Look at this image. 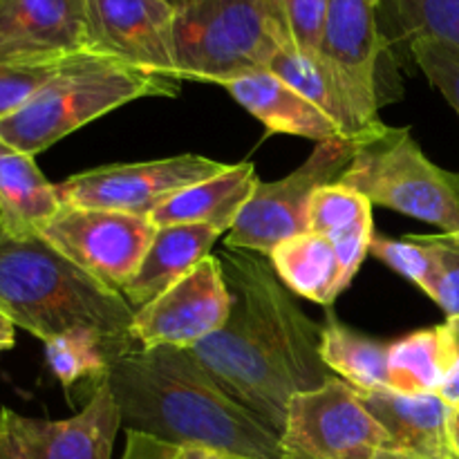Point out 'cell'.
Returning a JSON list of instances; mask_svg holds the SVG:
<instances>
[{
	"mask_svg": "<svg viewBox=\"0 0 459 459\" xmlns=\"http://www.w3.org/2000/svg\"><path fill=\"white\" fill-rule=\"evenodd\" d=\"M220 263L231 312L191 354L238 403L281 435L291 399L334 377L321 357L323 327L294 303L260 254L224 247Z\"/></svg>",
	"mask_w": 459,
	"mask_h": 459,
	"instance_id": "obj_1",
	"label": "cell"
},
{
	"mask_svg": "<svg viewBox=\"0 0 459 459\" xmlns=\"http://www.w3.org/2000/svg\"><path fill=\"white\" fill-rule=\"evenodd\" d=\"M258 182L251 161L231 164L224 173L179 191L151 220L157 229L170 224H215L229 233Z\"/></svg>",
	"mask_w": 459,
	"mask_h": 459,
	"instance_id": "obj_21",
	"label": "cell"
},
{
	"mask_svg": "<svg viewBox=\"0 0 459 459\" xmlns=\"http://www.w3.org/2000/svg\"><path fill=\"white\" fill-rule=\"evenodd\" d=\"M94 49L148 74L178 79L173 22L164 0H88Z\"/></svg>",
	"mask_w": 459,
	"mask_h": 459,
	"instance_id": "obj_14",
	"label": "cell"
},
{
	"mask_svg": "<svg viewBox=\"0 0 459 459\" xmlns=\"http://www.w3.org/2000/svg\"><path fill=\"white\" fill-rule=\"evenodd\" d=\"M363 406L385 429L390 448L429 459H453L448 420L451 403L439 394H403L397 390H359Z\"/></svg>",
	"mask_w": 459,
	"mask_h": 459,
	"instance_id": "obj_17",
	"label": "cell"
},
{
	"mask_svg": "<svg viewBox=\"0 0 459 459\" xmlns=\"http://www.w3.org/2000/svg\"><path fill=\"white\" fill-rule=\"evenodd\" d=\"M448 357L442 325L417 330L390 343L388 388L403 394H439Z\"/></svg>",
	"mask_w": 459,
	"mask_h": 459,
	"instance_id": "obj_25",
	"label": "cell"
},
{
	"mask_svg": "<svg viewBox=\"0 0 459 459\" xmlns=\"http://www.w3.org/2000/svg\"><path fill=\"white\" fill-rule=\"evenodd\" d=\"M442 332L444 341H446L448 370L439 397L455 406L459 403V316H446V321L442 323Z\"/></svg>",
	"mask_w": 459,
	"mask_h": 459,
	"instance_id": "obj_33",
	"label": "cell"
},
{
	"mask_svg": "<svg viewBox=\"0 0 459 459\" xmlns=\"http://www.w3.org/2000/svg\"><path fill=\"white\" fill-rule=\"evenodd\" d=\"M179 81L222 85L255 70L290 45L278 0H188L175 9Z\"/></svg>",
	"mask_w": 459,
	"mask_h": 459,
	"instance_id": "obj_5",
	"label": "cell"
},
{
	"mask_svg": "<svg viewBox=\"0 0 459 459\" xmlns=\"http://www.w3.org/2000/svg\"><path fill=\"white\" fill-rule=\"evenodd\" d=\"M231 164L204 155H175L137 164H108L56 184L67 206L152 215L184 188L224 173Z\"/></svg>",
	"mask_w": 459,
	"mask_h": 459,
	"instance_id": "obj_10",
	"label": "cell"
},
{
	"mask_svg": "<svg viewBox=\"0 0 459 459\" xmlns=\"http://www.w3.org/2000/svg\"><path fill=\"white\" fill-rule=\"evenodd\" d=\"M357 142L330 139L316 143L300 169L276 182H258L254 195L227 233V249L269 255L287 238L309 231V206L314 193L336 184L352 161Z\"/></svg>",
	"mask_w": 459,
	"mask_h": 459,
	"instance_id": "obj_7",
	"label": "cell"
},
{
	"mask_svg": "<svg viewBox=\"0 0 459 459\" xmlns=\"http://www.w3.org/2000/svg\"><path fill=\"white\" fill-rule=\"evenodd\" d=\"M215 224H170L155 231L151 247L139 264L133 281L121 291L130 307L137 312L143 305L186 276L193 267L209 258L215 240L222 236Z\"/></svg>",
	"mask_w": 459,
	"mask_h": 459,
	"instance_id": "obj_19",
	"label": "cell"
},
{
	"mask_svg": "<svg viewBox=\"0 0 459 459\" xmlns=\"http://www.w3.org/2000/svg\"><path fill=\"white\" fill-rule=\"evenodd\" d=\"M281 446V459H372L390 448V437L363 406L359 390L332 377L291 399Z\"/></svg>",
	"mask_w": 459,
	"mask_h": 459,
	"instance_id": "obj_8",
	"label": "cell"
},
{
	"mask_svg": "<svg viewBox=\"0 0 459 459\" xmlns=\"http://www.w3.org/2000/svg\"><path fill=\"white\" fill-rule=\"evenodd\" d=\"M13 330H16V325H13L12 321H9L7 314L0 309V339L7 341V343L13 345Z\"/></svg>",
	"mask_w": 459,
	"mask_h": 459,
	"instance_id": "obj_37",
	"label": "cell"
},
{
	"mask_svg": "<svg viewBox=\"0 0 459 459\" xmlns=\"http://www.w3.org/2000/svg\"><path fill=\"white\" fill-rule=\"evenodd\" d=\"M182 81L148 74L112 56L70 58L25 106L0 121V139L36 157L90 121L143 97H178Z\"/></svg>",
	"mask_w": 459,
	"mask_h": 459,
	"instance_id": "obj_4",
	"label": "cell"
},
{
	"mask_svg": "<svg viewBox=\"0 0 459 459\" xmlns=\"http://www.w3.org/2000/svg\"><path fill=\"white\" fill-rule=\"evenodd\" d=\"M408 49L430 85L444 94V99L459 115V54L429 39L412 40Z\"/></svg>",
	"mask_w": 459,
	"mask_h": 459,
	"instance_id": "obj_31",
	"label": "cell"
},
{
	"mask_svg": "<svg viewBox=\"0 0 459 459\" xmlns=\"http://www.w3.org/2000/svg\"><path fill=\"white\" fill-rule=\"evenodd\" d=\"M372 459H429L415 455V453H406V451H394V448H385V451H379Z\"/></svg>",
	"mask_w": 459,
	"mask_h": 459,
	"instance_id": "obj_38",
	"label": "cell"
},
{
	"mask_svg": "<svg viewBox=\"0 0 459 459\" xmlns=\"http://www.w3.org/2000/svg\"><path fill=\"white\" fill-rule=\"evenodd\" d=\"M139 350L133 341H115L97 330H74L45 343V359L63 388H74L79 381L103 384L112 361L121 354Z\"/></svg>",
	"mask_w": 459,
	"mask_h": 459,
	"instance_id": "obj_23",
	"label": "cell"
},
{
	"mask_svg": "<svg viewBox=\"0 0 459 459\" xmlns=\"http://www.w3.org/2000/svg\"><path fill=\"white\" fill-rule=\"evenodd\" d=\"M448 437H451L453 459H459V403H455L448 420Z\"/></svg>",
	"mask_w": 459,
	"mask_h": 459,
	"instance_id": "obj_36",
	"label": "cell"
},
{
	"mask_svg": "<svg viewBox=\"0 0 459 459\" xmlns=\"http://www.w3.org/2000/svg\"><path fill=\"white\" fill-rule=\"evenodd\" d=\"M0 309L43 343L74 330L133 341L134 309L40 236L16 238L0 227Z\"/></svg>",
	"mask_w": 459,
	"mask_h": 459,
	"instance_id": "obj_3",
	"label": "cell"
},
{
	"mask_svg": "<svg viewBox=\"0 0 459 459\" xmlns=\"http://www.w3.org/2000/svg\"><path fill=\"white\" fill-rule=\"evenodd\" d=\"M164 3H169L173 9H179V7H184V4H186L188 0H164Z\"/></svg>",
	"mask_w": 459,
	"mask_h": 459,
	"instance_id": "obj_39",
	"label": "cell"
},
{
	"mask_svg": "<svg viewBox=\"0 0 459 459\" xmlns=\"http://www.w3.org/2000/svg\"><path fill=\"white\" fill-rule=\"evenodd\" d=\"M291 48L318 52L330 0H278Z\"/></svg>",
	"mask_w": 459,
	"mask_h": 459,
	"instance_id": "obj_32",
	"label": "cell"
},
{
	"mask_svg": "<svg viewBox=\"0 0 459 459\" xmlns=\"http://www.w3.org/2000/svg\"><path fill=\"white\" fill-rule=\"evenodd\" d=\"M126 430L231 459H281V435L238 403L191 350H134L106 377Z\"/></svg>",
	"mask_w": 459,
	"mask_h": 459,
	"instance_id": "obj_2",
	"label": "cell"
},
{
	"mask_svg": "<svg viewBox=\"0 0 459 459\" xmlns=\"http://www.w3.org/2000/svg\"><path fill=\"white\" fill-rule=\"evenodd\" d=\"M370 254L377 255L381 263L388 264L397 273H402L406 281L415 282L424 294H429L433 285V255L429 247L417 236H406L403 240H390V238H372Z\"/></svg>",
	"mask_w": 459,
	"mask_h": 459,
	"instance_id": "obj_30",
	"label": "cell"
},
{
	"mask_svg": "<svg viewBox=\"0 0 459 459\" xmlns=\"http://www.w3.org/2000/svg\"><path fill=\"white\" fill-rule=\"evenodd\" d=\"M385 39L379 30V0H330L318 54L343 74L368 106L379 110L377 67Z\"/></svg>",
	"mask_w": 459,
	"mask_h": 459,
	"instance_id": "obj_15",
	"label": "cell"
},
{
	"mask_svg": "<svg viewBox=\"0 0 459 459\" xmlns=\"http://www.w3.org/2000/svg\"><path fill=\"white\" fill-rule=\"evenodd\" d=\"M220 88L227 90L247 112H251L264 126L267 134H296L316 143L343 139L332 119L272 70L249 72Z\"/></svg>",
	"mask_w": 459,
	"mask_h": 459,
	"instance_id": "obj_18",
	"label": "cell"
},
{
	"mask_svg": "<svg viewBox=\"0 0 459 459\" xmlns=\"http://www.w3.org/2000/svg\"><path fill=\"white\" fill-rule=\"evenodd\" d=\"M9 348H13V345H12V343H7V341L0 339V354H3L4 350H9Z\"/></svg>",
	"mask_w": 459,
	"mask_h": 459,
	"instance_id": "obj_40",
	"label": "cell"
},
{
	"mask_svg": "<svg viewBox=\"0 0 459 459\" xmlns=\"http://www.w3.org/2000/svg\"><path fill=\"white\" fill-rule=\"evenodd\" d=\"M269 263L287 290L323 307H330L348 287L339 251L321 233L305 231L287 238L269 254Z\"/></svg>",
	"mask_w": 459,
	"mask_h": 459,
	"instance_id": "obj_22",
	"label": "cell"
},
{
	"mask_svg": "<svg viewBox=\"0 0 459 459\" xmlns=\"http://www.w3.org/2000/svg\"><path fill=\"white\" fill-rule=\"evenodd\" d=\"M151 215L63 204L39 236L112 291L133 281L155 238Z\"/></svg>",
	"mask_w": 459,
	"mask_h": 459,
	"instance_id": "obj_9",
	"label": "cell"
},
{
	"mask_svg": "<svg viewBox=\"0 0 459 459\" xmlns=\"http://www.w3.org/2000/svg\"><path fill=\"white\" fill-rule=\"evenodd\" d=\"M178 446L160 442L151 435L126 430V451L121 459H170Z\"/></svg>",
	"mask_w": 459,
	"mask_h": 459,
	"instance_id": "obj_34",
	"label": "cell"
},
{
	"mask_svg": "<svg viewBox=\"0 0 459 459\" xmlns=\"http://www.w3.org/2000/svg\"><path fill=\"white\" fill-rule=\"evenodd\" d=\"M88 52H97L88 0H0V65Z\"/></svg>",
	"mask_w": 459,
	"mask_h": 459,
	"instance_id": "obj_13",
	"label": "cell"
},
{
	"mask_svg": "<svg viewBox=\"0 0 459 459\" xmlns=\"http://www.w3.org/2000/svg\"><path fill=\"white\" fill-rule=\"evenodd\" d=\"M408 45L429 39L459 54V0H393Z\"/></svg>",
	"mask_w": 459,
	"mask_h": 459,
	"instance_id": "obj_27",
	"label": "cell"
},
{
	"mask_svg": "<svg viewBox=\"0 0 459 459\" xmlns=\"http://www.w3.org/2000/svg\"><path fill=\"white\" fill-rule=\"evenodd\" d=\"M433 255L435 273L429 294L446 316H459V231L417 236Z\"/></svg>",
	"mask_w": 459,
	"mask_h": 459,
	"instance_id": "obj_28",
	"label": "cell"
},
{
	"mask_svg": "<svg viewBox=\"0 0 459 459\" xmlns=\"http://www.w3.org/2000/svg\"><path fill=\"white\" fill-rule=\"evenodd\" d=\"M61 206L56 184L34 157L0 139V227L16 238L39 236Z\"/></svg>",
	"mask_w": 459,
	"mask_h": 459,
	"instance_id": "obj_20",
	"label": "cell"
},
{
	"mask_svg": "<svg viewBox=\"0 0 459 459\" xmlns=\"http://www.w3.org/2000/svg\"><path fill=\"white\" fill-rule=\"evenodd\" d=\"M121 412L108 381L70 420H36L0 408V459H112Z\"/></svg>",
	"mask_w": 459,
	"mask_h": 459,
	"instance_id": "obj_12",
	"label": "cell"
},
{
	"mask_svg": "<svg viewBox=\"0 0 459 459\" xmlns=\"http://www.w3.org/2000/svg\"><path fill=\"white\" fill-rule=\"evenodd\" d=\"M321 357L332 372L357 390L388 388L390 343L370 339L330 318L323 325Z\"/></svg>",
	"mask_w": 459,
	"mask_h": 459,
	"instance_id": "obj_24",
	"label": "cell"
},
{
	"mask_svg": "<svg viewBox=\"0 0 459 459\" xmlns=\"http://www.w3.org/2000/svg\"><path fill=\"white\" fill-rule=\"evenodd\" d=\"M170 459H231L222 453L209 451V448H197V446H178L173 451Z\"/></svg>",
	"mask_w": 459,
	"mask_h": 459,
	"instance_id": "obj_35",
	"label": "cell"
},
{
	"mask_svg": "<svg viewBox=\"0 0 459 459\" xmlns=\"http://www.w3.org/2000/svg\"><path fill=\"white\" fill-rule=\"evenodd\" d=\"M363 229H375L372 202L363 193L341 182L327 184L314 193L309 206V231L339 240Z\"/></svg>",
	"mask_w": 459,
	"mask_h": 459,
	"instance_id": "obj_26",
	"label": "cell"
},
{
	"mask_svg": "<svg viewBox=\"0 0 459 459\" xmlns=\"http://www.w3.org/2000/svg\"><path fill=\"white\" fill-rule=\"evenodd\" d=\"M231 312L222 263L209 255L175 285L134 312L130 334L139 350L195 348L218 332Z\"/></svg>",
	"mask_w": 459,
	"mask_h": 459,
	"instance_id": "obj_11",
	"label": "cell"
},
{
	"mask_svg": "<svg viewBox=\"0 0 459 459\" xmlns=\"http://www.w3.org/2000/svg\"><path fill=\"white\" fill-rule=\"evenodd\" d=\"M339 182L363 193L372 204L433 224L442 233L459 231V173L430 161L411 128L384 126L357 142Z\"/></svg>",
	"mask_w": 459,
	"mask_h": 459,
	"instance_id": "obj_6",
	"label": "cell"
},
{
	"mask_svg": "<svg viewBox=\"0 0 459 459\" xmlns=\"http://www.w3.org/2000/svg\"><path fill=\"white\" fill-rule=\"evenodd\" d=\"M74 58V56H72ZM70 58L45 63H3L0 65V121L21 110Z\"/></svg>",
	"mask_w": 459,
	"mask_h": 459,
	"instance_id": "obj_29",
	"label": "cell"
},
{
	"mask_svg": "<svg viewBox=\"0 0 459 459\" xmlns=\"http://www.w3.org/2000/svg\"><path fill=\"white\" fill-rule=\"evenodd\" d=\"M267 70L281 76L296 92L314 103L327 119H332L343 139L361 142L385 126L379 119V110L368 106L357 90L343 79V74L336 72L318 52H300L287 45L272 58Z\"/></svg>",
	"mask_w": 459,
	"mask_h": 459,
	"instance_id": "obj_16",
	"label": "cell"
}]
</instances>
